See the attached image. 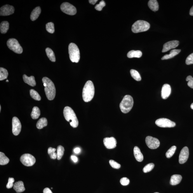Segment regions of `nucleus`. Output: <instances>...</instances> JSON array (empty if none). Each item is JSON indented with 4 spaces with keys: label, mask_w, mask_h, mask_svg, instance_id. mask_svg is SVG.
Returning <instances> with one entry per match:
<instances>
[{
    "label": "nucleus",
    "mask_w": 193,
    "mask_h": 193,
    "mask_svg": "<svg viewBox=\"0 0 193 193\" xmlns=\"http://www.w3.org/2000/svg\"><path fill=\"white\" fill-rule=\"evenodd\" d=\"M182 179V177L179 175H174L171 176L170 181V184L176 185L179 184Z\"/></svg>",
    "instance_id": "22"
},
{
    "label": "nucleus",
    "mask_w": 193,
    "mask_h": 193,
    "mask_svg": "<svg viewBox=\"0 0 193 193\" xmlns=\"http://www.w3.org/2000/svg\"><path fill=\"white\" fill-rule=\"evenodd\" d=\"M142 52L140 51L132 50L129 52L127 55L129 58H140L142 56Z\"/></svg>",
    "instance_id": "25"
},
{
    "label": "nucleus",
    "mask_w": 193,
    "mask_h": 193,
    "mask_svg": "<svg viewBox=\"0 0 193 193\" xmlns=\"http://www.w3.org/2000/svg\"><path fill=\"white\" fill-rule=\"evenodd\" d=\"M103 143L108 149H113L116 147L117 141L114 137H106L103 139Z\"/></svg>",
    "instance_id": "14"
},
{
    "label": "nucleus",
    "mask_w": 193,
    "mask_h": 193,
    "mask_svg": "<svg viewBox=\"0 0 193 193\" xmlns=\"http://www.w3.org/2000/svg\"><path fill=\"white\" fill-rule=\"evenodd\" d=\"M30 94L31 97L34 100L36 101H40L41 98L39 93L34 89H31L30 91Z\"/></svg>",
    "instance_id": "33"
},
{
    "label": "nucleus",
    "mask_w": 193,
    "mask_h": 193,
    "mask_svg": "<svg viewBox=\"0 0 193 193\" xmlns=\"http://www.w3.org/2000/svg\"><path fill=\"white\" fill-rule=\"evenodd\" d=\"M186 63L187 65L193 64V53L188 56L186 60Z\"/></svg>",
    "instance_id": "40"
},
{
    "label": "nucleus",
    "mask_w": 193,
    "mask_h": 193,
    "mask_svg": "<svg viewBox=\"0 0 193 193\" xmlns=\"http://www.w3.org/2000/svg\"><path fill=\"white\" fill-rule=\"evenodd\" d=\"M1 105H0V111H1Z\"/></svg>",
    "instance_id": "52"
},
{
    "label": "nucleus",
    "mask_w": 193,
    "mask_h": 193,
    "mask_svg": "<svg viewBox=\"0 0 193 193\" xmlns=\"http://www.w3.org/2000/svg\"><path fill=\"white\" fill-rule=\"evenodd\" d=\"M134 156L137 161L142 162L143 159V156L140 149L137 146H135L133 150Z\"/></svg>",
    "instance_id": "20"
},
{
    "label": "nucleus",
    "mask_w": 193,
    "mask_h": 193,
    "mask_svg": "<svg viewBox=\"0 0 193 193\" xmlns=\"http://www.w3.org/2000/svg\"><path fill=\"white\" fill-rule=\"evenodd\" d=\"M9 161V159L4 153L0 152V164L1 165H6L7 164Z\"/></svg>",
    "instance_id": "30"
},
{
    "label": "nucleus",
    "mask_w": 193,
    "mask_h": 193,
    "mask_svg": "<svg viewBox=\"0 0 193 193\" xmlns=\"http://www.w3.org/2000/svg\"><path fill=\"white\" fill-rule=\"evenodd\" d=\"M181 52L180 49H173L170 51L169 55H164L162 58V60H168L173 58L174 56L178 55Z\"/></svg>",
    "instance_id": "23"
},
{
    "label": "nucleus",
    "mask_w": 193,
    "mask_h": 193,
    "mask_svg": "<svg viewBox=\"0 0 193 193\" xmlns=\"http://www.w3.org/2000/svg\"><path fill=\"white\" fill-rule=\"evenodd\" d=\"M154 193H159V192H155Z\"/></svg>",
    "instance_id": "54"
},
{
    "label": "nucleus",
    "mask_w": 193,
    "mask_h": 193,
    "mask_svg": "<svg viewBox=\"0 0 193 193\" xmlns=\"http://www.w3.org/2000/svg\"><path fill=\"white\" fill-rule=\"evenodd\" d=\"M69 52L70 61L72 62L78 63L80 58L78 47L74 43H70L69 46Z\"/></svg>",
    "instance_id": "6"
},
{
    "label": "nucleus",
    "mask_w": 193,
    "mask_h": 193,
    "mask_svg": "<svg viewBox=\"0 0 193 193\" xmlns=\"http://www.w3.org/2000/svg\"><path fill=\"white\" fill-rule=\"evenodd\" d=\"M41 112L39 108L34 107L33 108L31 114V116L33 119H37L38 118L40 115Z\"/></svg>",
    "instance_id": "29"
},
{
    "label": "nucleus",
    "mask_w": 193,
    "mask_h": 193,
    "mask_svg": "<svg viewBox=\"0 0 193 193\" xmlns=\"http://www.w3.org/2000/svg\"><path fill=\"white\" fill-rule=\"evenodd\" d=\"M47 120L46 118H42L40 119L37 122V128L39 129H41L43 128L44 127L47 126Z\"/></svg>",
    "instance_id": "26"
},
{
    "label": "nucleus",
    "mask_w": 193,
    "mask_h": 193,
    "mask_svg": "<svg viewBox=\"0 0 193 193\" xmlns=\"http://www.w3.org/2000/svg\"><path fill=\"white\" fill-rule=\"evenodd\" d=\"M97 1L98 0H89V3L93 5L95 4Z\"/></svg>",
    "instance_id": "49"
},
{
    "label": "nucleus",
    "mask_w": 193,
    "mask_h": 193,
    "mask_svg": "<svg viewBox=\"0 0 193 193\" xmlns=\"http://www.w3.org/2000/svg\"><path fill=\"white\" fill-rule=\"evenodd\" d=\"M15 182V179L13 178L9 177L8 179V181L6 187L8 189H11L14 186L13 183Z\"/></svg>",
    "instance_id": "42"
},
{
    "label": "nucleus",
    "mask_w": 193,
    "mask_h": 193,
    "mask_svg": "<svg viewBox=\"0 0 193 193\" xmlns=\"http://www.w3.org/2000/svg\"><path fill=\"white\" fill-rule=\"evenodd\" d=\"M41 12V8L39 7H37L32 11L30 15V19L32 21L36 20L38 18Z\"/></svg>",
    "instance_id": "21"
},
{
    "label": "nucleus",
    "mask_w": 193,
    "mask_h": 193,
    "mask_svg": "<svg viewBox=\"0 0 193 193\" xmlns=\"http://www.w3.org/2000/svg\"><path fill=\"white\" fill-rule=\"evenodd\" d=\"M179 42L174 40L168 42L164 44L162 52L164 53L172 49L175 48L179 45Z\"/></svg>",
    "instance_id": "16"
},
{
    "label": "nucleus",
    "mask_w": 193,
    "mask_h": 193,
    "mask_svg": "<svg viewBox=\"0 0 193 193\" xmlns=\"http://www.w3.org/2000/svg\"><path fill=\"white\" fill-rule=\"evenodd\" d=\"M105 6V2L104 1H102L100 2L99 4L96 5L95 8L98 11H101L104 7Z\"/></svg>",
    "instance_id": "39"
},
{
    "label": "nucleus",
    "mask_w": 193,
    "mask_h": 193,
    "mask_svg": "<svg viewBox=\"0 0 193 193\" xmlns=\"http://www.w3.org/2000/svg\"><path fill=\"white\" fill-rule=\"evenodd\" d=\"M121 184L123 186H127L129 183V180L126 177H123L121 179L120 181Z\"/></svg>",
    "instance_id": "43"
},
{
    "label": "nucleus",
    "mask_w": 193,
    "mask_h": 193,
    "mask_svg": "<svg viewBox=\"0 0 193 193\" xmlns=\"http://www.w3.org/2000/svg\"><path fill=\"white\" fill-rule=\"evenodd\" d=\"M154 166L155 165L154 164L150 163L148 164L143 168V171L144 173L149 172L154 168Z\"/></svg>",
    "instance_id": "37"
},
{
    "label": "nucleus",
    "mask_w": 193,
    "mask_h": 193,
    "mask_svg": "<svg viewBox=\"0 0 193 193\" xmlns=\"http://www.w3.org/2000/svg\"><path fill=\"white\" fill-rule=\"evenodd\" d=\"M133 103L132 96L128 95L125 96L119 105L121 112L124 114L128 113L132 109Z\"/></svg>",
    "instance_id": "4"
},
{
    "label": "nucleus",
    "mask_w": 193,
    "mask_h": 193,
    "mask_svg": "<svg viewBox=\"0 0 193 193\" xmlns=\"http://www.w3.org/2000/svg\"><path fill=\"white\" fill-rule=\"evenodd\" d=\"M9 28V23L7 21H3L0 25V30L2 34H5Z\"/></svg>",
    "instance_id": "27"
},
{
    "label": "nucleus",
    "mask_w": 193,
    "mask_h": 193,
    "mask_svg": "<svg viewBox=\"0 0 193 193\" xmlns=\"http://www.w3.org/2000/svg\"><path fill=\"white\" fill-rule=\"evenodd\" d=\"M7 45L9 49L16 53L20 54L23 52L22 47L16 39H9L7 42Z\"/></svg>",
    "instance_id": "7"
},
{
    "label": "nucleus",
    "mask_w": 193,
    "mask_h": 193,
    "mask_svg": "<svg viewBox=\"0 0 193 193\" xmlns=\"http://www.w3.org/2000/svg\"><path fill=\"white\" fill-rule=\"evenodd\" d=\"M23 79L25 83L29 84V86L32 87L36 86V82L34 76L28 77L26 75L24 74L23 76Z\"/></svg>",
    "instance_id": "18"
},
{
    "label": "nucleus",
    "mask_w": 193,
    "mask_h": 193,
    "mask_svg": "<svg viewBox=\"0 0 193 193\" xmlns=\"http://www.w3.org/2000/svg\"><path fill=\"white\" fill-rule=\"evenodd\" d=\"M61 9L63 12L68 15H74L77 13L76 7L67 2H65L61 4Z\"/></svg>",
    "instance_id": "9"
},
{
    "label": "nucleus",
    "mask_w": 193,
    "mask_h": 193,
    "mask_svg": "<svg viewBox=\"0 0 193 193\" xmlns=\"http://www.w3.org/2000/svg\"><path fill=\"white\" fill-rule=\"evenodd\" d=\"M130 73L131 76L135 80L138 81H140L141 80V78L140 75L137 70H131Z\"/></svg>",
    "instance_id": "32"
},
{
    "label": "nucleus",
    "mask_w": 193,
    "mask_h": 193,
    "mask_svg": "<svg viewBox=\"0 0 193 193\" xmlns=\"http://www.w3.org/2000/svg\"><path fill=\"white\" fill-rule=\"evenodd\" d=\"M13 188L17 193L22 192L25 190L24 183L22 181L16 182L14 185Z\"/></svg>",
    "instance_id": "19"
},
{
    "label": "nucleus",
    "mask_w": 193,
    "mask_h": 193,
    "mask_svg": "<svg viewBox=\"0 0 193 193\" xmlns=\"http://www.w3.org/2000/svg\"><path fill=\"white\" fill-rule=\"evenodd\" d=\"M176 150V147L174 146L169 149L167 152L166 154V156L168 158H170L173 156L175 154Z\"/></svg>",
    "instance_id": "35"
},
{
    "label": "nucleus",
    "mask_w": 193,
    "mask_h": 193,
    "mask_svg": "<svg viewBox=\"0 0 193 193\" xmlns=\"http://www.w3.org/2000/svg\"><path fill=\"white\" fill-rule=\"evenodd\" d=\"M71 158L73 161L74 162H77L78 161V158L77 157L75 156H72Z\"/></svg>",
    "instance_id": "48"
},
{
    "label": "nucleus",
    "mask_w": 193,
    "mask_h": 193,
    "mask_svg": "<svg viewBox=\"0 0 193 193\" xmlns=\"http://www.w3.org/2000/svg\"><path fill=\"white\" fill-rule=\"evenodd\" d=\"M191 108L193 110V103L191 105Z\"/></svg>",
    "instance_id": "51"
},
{
    "label": "nucleus",
    "mask_w": 193,
    "mask_h": 193,
    "mask_svg": "<svg viewBox=\"0 0 193 193\" xmlns=\"http://www.w3.org/2000/svg\"><path fill=\"white\" fill-rule=\"evenodd\" d=\"M189 156V150L187 147H183L180 153L179 157V162L183 164L187 161Z\"/></svg>",
    "instance_id": "15"
},
{
    "label": "nucleus",
    "mask_w": 193,
    "mask_h": 193,
    "mask_svg": "<svg viewBox=\"0 0 193 193\" xmlns=\"http://www.w3.org/2000/svg\"><path fill=\"white\" fill-rule=\"evenodd\" d=\"M63 114L66 120L70 122V126L76 128L79 125V121L74 110L69 106L65 107L63 110Z\"/></svg>",
    "instance_id": "3"
},
{
    "label": "nucleus",
    "mask_w": 193,
    "mask_h": 193,
    "mask_svg": "<svg viewBox=\"0 0 193 193\" xmlns=\"http://www.w3.org/2000/svg\"><path fill=\"white\" fill-rule=\"evenodd\" d=\"M190 16H193V6L190 9Z\"/></svg>",
    "instance_id": "50"
},
{
    "label": "nucleus",
    "mask_w": 193,
    "mask_h": 193,
    "mask_svg": "<svg viewBox=\"0 0 193 193\" xmlns=\"http://www.w3.org/2000/svg\"><path fill=\"white\" fill-rule=\"evenodd\" d=\"M186 81H188V86L191 88H193V78L191 76L187 77Z\"/></svg>",
    "instance_id": "41"
},
{
    "label": "nucleus",
    "mask_w": 193,
    "mask_h": 193,
    "mask_svg": "<svg viewBox=\"0 0 193 193\" xmlns=\"http://www.w3.org/2000/svg\"><path fill=\"white\" fill-rule=\"evenodd\" d=\"M49 156H50L51 159H56V158H57V153L54 152L53 154L49 155Z\"/></svg>",
    "instance_id": "45"
},
{
    "label": "nucleus",
    "mask_w": 193,
    "mask_h": 193,
    "mask_svg": "<svg viewBox=\"0 0 193 193\" xmlns=\"http://www.w3.org/2000/svg\"><path fill=\"white\" fill-rule=\"evenodd\" d=\"M43 193H53L48 188H46L43 190Z\"/></svg>",
    "instance_id": "46"
},
{
    "label": "nucleus",
    "mask_w": 193,
    "mask_h": 193,
    "mask_svg": "<svg viewBox=\"0 0 193 193\" xmlns=\"http://www.w3.org/2000/svg\"><path fill=\"white\" fill-rule=\"evenodd\" d=\"M148 4L149 8L153 11H156L159 10V4L156 0H150Z\"/></svg>",
    "instance_id": "24"
},
{
    "label": "nucleus",
    "mask_w": 193,
    "mask_h": 193,
    "mask_svg": "<svg viewBox=\"0 0 193 193\" xmlns=\"http://www.w3.org/2000/svg\"><path fill=\"white\" fill-rule=\"evenodd\" d=\"M8 73L6 69L3 68H0V80L2 81L7 78Z\"/></svg>",
    "instance_id": "31"
},
{
    "label": "nucleus",
    "mask_w": 193,
    "mask_h": 193,
    "mask_svg": "<svg viewBox=\"0 0 193 193\" xmlns=\"http://www.w3.org/2000/svg\"><path fill=\"white\" fill-rule=\"evenodd\" d=\"M150 26L149 23L146 21L138 20L133 25L132 30L134 33L145 32L149 29Z\"/></svg>",
    "instance_id": "5"
},
{
    "label": "nucleus",
    "mask_w": 193,
    "mask_h": 193,
    "mask_svg": "<svg viewBox=\"0 0 193 193\" xmlns=\"http://www.w3.org/2000/svg\"><path fill=\"white\" fill-rule=\"evenodd\" d=\"M20 161L23 165L26 166H31L34 165L36 159L32 155L26 154L21 156Z\"/></svg>",
    "instance_id": "8"
},
{
    "label": "nucleus",
    "mask_w": 193,
    "mask_h": 193,
    "mask_svg": "<svg viewBox=\"0 0 193 193\" xmlns=\"http://www.w3.org/2000/svg\"><path fill=\"white\" fill-rule=\"evenodd\" d=\"M146 143L150 149H155L159 147L160 142L158 139L148 136L146 138Z\"/></svg>",
    "instance_id": "11"
},
{
    "label": "nucleus",
    "mask_w": 193,
    "mask_h": 193,
    "mask_svg": "<svg viewBox=\"0 0 193 193\" xmlns=\"http://www.w3.org/2000/svg\"><path fill=\"white\" fill-rule=\"evenodd\" d=\"M0 10L1 16H8L13 14L15 9L13 6L7 4L2 7Z\"/></svg>",
    "instance_id": "13"
},
{
    "label": "nucleus",
    "mask_w": 193,
    "mask_h": 193,
    "mask_svg": "<svg viewBox=\"0 0 193 193\" xmlns=\"http://www.w3.org/2000/svg\"><path fill=\"white\" fill-rule=\"evenodd\" d=\"M42 82L45 87L44 91L47 97L49 100H52L55 98L56 89L53 82L47 77H43Z\"/></svg>",
    "instance_id": "1"
},
{
    "label": "nucleus",
    "mask_w": 193,
    "mask_h": 193,
    "mask_svg": "<svg viewBox=\"0 0 193 193\" xmlns=\"http://www.w3.org/2000/svg\"><path fill=\"white\" fill-rule=\"evenodd\" d=\"M46 53L49 60L52 62H55L56 59L55 54L53 51L49 48H47L46 49Z\"/></svg>",
    "instance_id": "28"
},
{
    "label": "nucleus",
    "mask_w": 193,
    "mask_h": 193,
    "mask_svg": "<svg viewBox=\"0 0 193 193\" xmlns=\"http://www.w3.org/2000/svg\"><path fill=\"white\" fill-rule=\"evenodd\" d=\"M46 28L47 31L51 34H53L55 29L54 27V23L52 22H49L46 25Z\"/></svg>",
    "instance_id": "36"
},
{
    "label": "nucleus",
    "mask_w": 193,
    "mask_h": 193,
    "mask_svg": "<svg viewBox=\"0 0 193 193\" xmlns=\"http://www.w3.org/2000/svg\"><path fill=\"white\" fill-rule=\"evenodd\" d=\"M155 123L157 126L163 128H173L176 126V123L168 119L161 118L157 120Z\"/></svg>",
    "instance_id": "10"
},
{
    "label": "nucleus",
    "mask_w": 193,
    "mask_h": 193,
    "mask_svg": "<svg viewBox=\"0 0 193 193\" xmlns=\"http://www.w3.org/2000/svg\"><path fill=\"white\" fill-rule=\"evenodd\" d=\"M109 163L110 166L112 168L115 169H119L121 168V165L117 162L114 161V160H110Z\"/></svg>",
    "instance_id": "38"
},
{
    "label": "nucleus",
    "mask_w": 193,
    "mask_h": 193,
    "mask_svg": "<svg viewBox=\"0 0 193 193\" xmlns=\"http://www.w3.org/2000/svg\"><path fill=\"white\" fill-rule=\"evenodd\" d=\"M171 89L169 84H165L162 86L161 90V97L163 99L168 98L171 93Z\"/></svg>",
    "instance_id": "17"
},
{
    "label": "nucleus",
    "mask_w": 193,
    "mask_h": 193,
    "mask_svg": "<svg viewBox=\"0 0 193 193\" xmlns=\"http://www.w3.org/2000/svg\"><path fill=\"white\" fill-rule=\"evenodd\" d=\"M22 128L21 125L20 120L17 117H14L12 119V132L15 136H18L19 135Z\"/></svg>",
    "instance_id": "12"
},
{
    "label": "nucleus",
    "mask_w": 193,
    "mask_h": 193,
    "mask_svg": "<svg viewBox=\"0 0 193 193\" xmlns=\"http://www.w3.org/2000/svg\"><path fill=\"white\" fill-rule=\"evenodd\" d=\"M65 151L64 148L62 146H59L57 148V159L60 160L63 156Z\"/></svg>",
    "instance_id": "34"
},
{
    "label": "nucleus",
    "mask_w": 193,
    "mask_h": 193,
    "mask_svg": "<svg viewBox=\"0 0 193 193\" xmlns=\"http://www.w3.org/2000/svg\"><path fill=\"white\" fill-rule=\"evenodd\" d=\"M6 82H9V81L8 80H6Z\"/></svg>",
    "instance_id": "53"
},
{
    "label": "nucleus",
    "mask_w": 193,
    "mask_h": 193,
    "mask_svg": "<svg viewBox=\"0 0 193 193\" xmlns=\"http://www.w3.org/2000/svg\"><path fill=\"white\" fill-rule=\"evenodd\" d=\"M56 151V149L55 148H53L52 147H49L48 150V154L49 155H50L53 153L55 152Z\"/></svg>",
    "instance_id": "44"
},
{
    "label": "nucleus",
    "mask_w": 193,
    "mask_h": 193,
    "mask_svg": "<svg viewBox=\"0 0 193 193\" xmlns=\"http://www.w3.org/2000/svg\"><path fill=\"white\" fill-rule=\"evenodd\" d=\"M74 152L75 154H78L81 152V149L78 147L75 148L74 150Z\"/></svg>",
    "instance_id": "47"
},
{
    "label": "nucleus",
    "mask_w": 193,
    "mask_h": 193,
    "mask_svg": "<svg viewBox=\"0 0 193 193\" xmlns=\"http://www.w3.org/2000/svg\"><path fill=\"white\" fill-rule=\"evenodd\" d=\"M95 91L93 82L91 81H87L82 92V97L85 102H88L92 100L95 95Z\"/></svg>",
    "instance_id": "2"
}]
</instances>
